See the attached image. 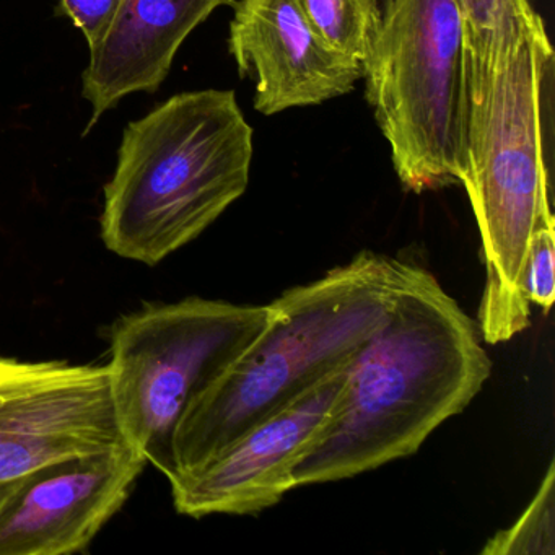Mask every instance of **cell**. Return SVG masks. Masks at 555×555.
Segmentation results:
<instances>
[{
  "label": "cell",
  "mask_w": 555,
  "mask_h": 555,
  "mask_svg": "<svg viewBox=\"0 0 555 555\" xmlns=\"http://www.w3.org/2000/svg\"><path fill=\"white\" fill-rule=\"evenodd\" d=\"M253 129L232 90L180 93L129 122L100 229L119 258L157 266L245 194Z\"/></svg>",
  "instance_id": "cell-4"
},
{
  "label": "cell",
  "mask_w": 555,
  "mask_h": 555,
  "mask_svg": "<svg viewBox=\"0 0 555 555\" xmlns=\"http://www.w3.org/2000/svg\"><path fill=\"white\" fill-rule=\"evenodd\" d=\"M554 67L547 35L464 44V171L482 240L486 287L477 326L500 344L531 324L521 291L532 236L555 225L545 162V93Z\"/></svg>",
  "instance_id": "cell-2"
},
{
  "label": "cell",
  "mask_w": 555,
  "mask_h": 555,
  "mask_svg": "<svg viewBox=\"0 0 555 555\" xmlns=\"http://www.w3.org/2000/svg\"><path fill=\"white\" fill-rule=\"evenodd\" d=\"M349 365L258 422L196 469L170 480L177 512L193 518L255 515L297 489L295 466L333 414Z\"/></svg>",
  "instance_id": "cell-9"
},
{
  "label": "cell",
  "mask_w": 555,
  "mask_h": 555,
  "mask_svg": "<svg viewBox=\"0 0 555 555\" xmlns=\"http://www.w3.org/2000/svg\"><path fill=\"white\" fill-rule=\"evenodd\" d=\"M555 225L542 227L532 236L521 275L526 300L547 313L554 305Z\"/></svg>",
  "instance_id": "cell-15"
},
{
  "label": "cell",
  "mask_w": 555,
  "mask_h": 555,
  "mask_svg": "<svg viewBox=\"0 0 555 555\" xmlns=\"http://www.w3.org/2000/svg\"><path fill=\"white\" fill-rule=\"evenodd\" d=\"M464 44L509 43L545 34L544 22L531 0H454Z\"/></svg>",
  "instance_id": "cell-13"
},
{
  "label": "cell",
  "mask_w": 555,
  "mask_h": 555,
  "mask_svg": "<svg viewBox=\"0 0 555 555\" xmlns=\"http://www.w3.org/2000/svg\"><path fill=\"white\" fill-rule=\"evenodd\" d=\"M126 444L108 365L0 356V489L56 461Z\"/></svg>",
  "instance_id": "cell-7"
},
{
  "label": "cell",
  "mask_w": 555,
  "mask_h": 555,
  "mask_svg": "<svg viewBox=\"0 0 555 555\" xmlns=\"http://www.w3.org/2000/svg\"><path fill=\"white\" fill-rule=\"evenodd\" d=\"M366 100L412 193L461 184L464 34L454 0H378Z\"/></svg>",
  "instance_id": "cell-5"
},
{
  "label": "cell",
  "mask_w": 555,
  "mask_h": 555,
  "mask_svg": "<svg viewBox=\"0 0 555 555\" xmlns=\"http://www.w3.org/2000/svg\"><path fill=\"white\" fill-rule=\"evenodd\" d=\"M147 461L131 447L56 461L0 489V555L83 552L122 508Z\"/></svg>",
  "instance_id": "cell-8"
},
{
  "label": "cell",
  "mask_w": 555,
  "mask_h": 555,
  "mask_svg": "<svg viewBox=\"0 0 555 555\" xmlns=\"http://www.w3.org/2000/svg\"><path fill=\"white\" fill-rule=\"evenodd\" d=\"M233 0H122L105 37L90 48L82 96L92 105L83 135L131 93H155L191 31Z\"/></svg>",
  "instance_id": "cell-11"
},
{
  "label": "cell",
  "mask_w": 555,
  "mask_h": 555,
  "mask_svg": "<svg viewBox=\"0 0 555 555\" xmlns=\"http://www.w3.org/2000/svg\"><path fill=\"white\" fill-rule=\"evenodd\" d=\"M554 463L526 512L512 528L496 532L482 554H554Z\"/></svg>",
  "instance_id": "cell-14"
},
{
  "label": "cell",
  "mask_w": 555,
  "mask_h": 555,
  "mask_svg": "<svg viewBox=\"0 0 555 555\" xmlns=\"http://www.w3.org/2000/svg\"><path fill=\"white\" fill-rule=\"evenodd\" d=\"M230 53L240 76L255 80V108L266 116L313 106L352 92L363 67L331 51L298 0H240Z\"/></svg>",
  "instance_id": "cell-10"
},
{
  "label": "cell",
  "mask_w": 555,
  "mask_h": 555,
  "mask_svg": "<svg viewBox=\"0 0 555 555\" xmlns=\"http://www.w3.org/2000/svg\"><path fill=\"white\" fill-rule=\"evenodd\" d=\"M402 266L399 259L363 251L272 301L264 331L181 415L173 437V479L349 365L388 318Z\"/></svg>",
  "instance_id": "cell-3"
},
{
  "label": "cell",
  "mask_w": 555,
  "mask_h": 555,
  "mask_svg": "<svg viewBox=\"0 0 555 555\" xmlns=\"http://www.w3.org/2000/svg\"><path fill=\"white\" fill-rule=\"evenodd\" d=\"M320 40L363 67L379 25L378 0H298Z\"/></svg>",
  "instance_id": "cell-12"
},
{
  "label": "cell",
  "mask_w": 555,
  "mask_h": 555,
  "mask_svg": "<svg viewBox=\"0 0 555 555\" xmlns=\"http://www.w3.org/2000/svg\"><path fill=\"white\" fill-rule=\"evenodd\" d=\"M121 2L122 0H60L57 14L69 18L92 48L105 37Z\"/></svg>",
  "instance_id": "cell-16"
},
{
  "label": "cell",
  "mask_w": 555,
  "mask_h": 555,
  "mask_svg": "<svg viewBox=\"0 0 555 555\" xmlns=\"http://www.w3.org/2000/svg\"><path fill=\"white\" fill-rule=\"evenodd\" d=\"M271 313V305L188 297L144 305L113 324L108 369L122 435L168 480L181 415L255 343Z\"/></svg>",
  "instance_id": "cell-6"
},
{
  "label": "cell",
  "mask_w": 555,
  "mask_h": 555,
  "mask_svg": "<svg viewBox=\"0 0 555 555\" xmlns=\"http://www.w3.org/2000/svg\"><path fill=\"white\" fill-rule=\"evenodd\" d=\"M476 321L417 266L356 353L333 414L294 469L295 487L350 479L417 453L492 373Z\"/></svg>",
  "instance_id": "cell-1"
}]
</instances>
